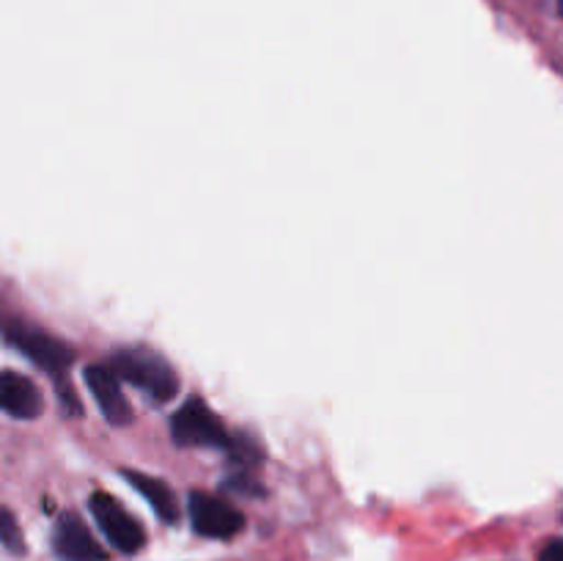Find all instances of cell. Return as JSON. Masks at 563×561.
Segmentation results:
<instances>
[{"instance_id":"6da1fadb","label":"cell","mask_w":563,"mask_h":561,"mask_svg":"<svg viewBox=\"0 0 563 561\" xmlns=\"http://www.w3.org/2000/svg\"><path fill=\"white\" fill-rule=\"evenodd\" d=\"M110 369H113L119 380L135 385L154 405H165V402H170L179 394V374L152 346H121L110 358Z\"/></svg>"},{"instance_id":"7a4b0ae2","label":"cell","mask_w":563,"mask_h":561,"mask_svg":"<svg viewBox=\"0 0 563 561\" xmlns=\"http://www.w3.org/2000/svg\"><path fill=\"white\" fill-rule=\"evenodd\" d=\"M170 435L179 446H201V449H214V446L229 443L223 421L218 413L203 399H190L174 413L170 418Z\"/></svg>"},{"instance_id":"3957f363","label":"cell","mask_w":563,"mask_h":561,"mask_svg":"<svg viewBox=\"0 0 563 561\" xmlns=\"http://www.w3.org/2000/svg\"><path fill=\"white\" fill-rule=\"evenodd\" d=\"M88 506H91L93 520L99 522V528H102V534L108 537V542L113 544V548H119L121 553H137V550L146 544V534H143L141 522H137L113 495L93 493Z\"/></svg>"},{"instance_id":"277c9868","label":"cell","mask_w":563,"mask_h":561,"mask_svg":"<svg viewBox=\"0 0 563 561\" xmlns=\"http://www.w3.org/2000/svg\"><path fill=\"white\" fill-rule=\"evenodd\" d=\"M190 522L201 537L209 539H231L245 528V517L236 506L225 504L223 498L209 493H192L187 498Z\"/></svg>"},{"instance_id":"5b68a950","label":"cell","mask_w":563,"mask_h":561,"mask_svg":"<svg viewBox=\"0 0 563 561\" xmlns=\"http://www.w3.org/2000/svg\"><path fill=\"white\" fill-rule=\"evenodd\" d=\"M11 341H14V346L27 361H33L38 369H44L49 374H66L71 361H75V352L69 350V344H64L55 336L44 333V330L20 324V328L11 330Z\"/></svg>"},{"instance_id":"8992f818","label":"cell","mask_w":563,"mask_h":561,"mask_svg":"<svg viewBox=\"0 0 563 561\" xmlns=\"http://www.w3.org/2000/svg\"><path fill=\"white\" fill-rule=\"evenodd\" d=\"M53 550L60 561H104L102 544L93 539V534L75 512H64L55 520Z\"/></svg>"},{"instance_id":"52a82bcc","label":"cell","mask_w":563,"mask_h":561,"mask_svg":"<svg viewBox=\"0 0 563 561\" xmlns=\"http://www.w3.org/2000/svg\"><path fill=\"white\" fill-rule=\"evenodd\" d=\"M86 385L104 421H110L113 427H126L132 421V407L126 402L124 391H121V380L115 377L113 369L93 363V366L86 369Z\"/></svg>"},{"instance_id":"ba28073f","label":"cell","mask_w":563,"mask_h":561,"mask_svg":"<svg viewBox=\"0 0 563 561\" xmlns=\"http://www.w3.org/2000/svg\"><path fill=\"white\" fill-rule=\"evenodd\" d=\"M42 391L31 377L20 372H0V410L20 421L42 416Z\"/></svg>"},{"instance_id":"9c48e42d","label":"cell","mask_w":563,"mask_h":561,"mask_svg":"<svg viewBox=\"0 0 563 561\" xmlns=\"http://www.w3.org/2000/svg\"><path fill=\"white\" fill-rule=\"evenodd\" d=\"M121 473H124L126 482H130L132 487H135L148 504H152V509L157 512L159 520L174 522L176 517H179V504H176L174 490H170L163 479L148 476V473H141V471H121Z\"/></svg>"},{"instance_id":"30bf717a","label":"cell","mask_w":563,"mask_h":561,"mask_svg":"<svg viewBox=\"0 0 563 561\" xmlns=\"http://www.w3.org/2000/svg\"><path fill=\"white\" fill-rule=\"evenodd\" d=\"M0 544L16 556L25 553V537H22L20 522H16V517L5 506H0Z\"/></svg>"},{"instance_id":"8fae6325","label":"cell","mask_w":563,"mask_h":561,"mask_svg":"<svg viewBox=\"0 0 563 561\" xmlns=\"http://www.w3.org/2000/svg\"><path fill=\"white\" fill-rule=\"evenodd\" d=\"M539 561H563V539H553V542L544 544Z\"/></svg>"},{"instance_id":"7c38bea8","label":"cell","mask_w":563,"mask_h":561,"mask_svg":"<svg viewBox=\"0 0 563 561\" xmlns=\"http://www.w3.org/2000/svg\"><path fill=\"white\" fill-rule=\"evenodd\" d=\"M559 9H561V14H563V0H559Z\"/></svg>"}]
</instances>
